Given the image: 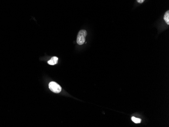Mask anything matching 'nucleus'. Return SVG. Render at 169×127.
<instances>
[{"instance_id": "3", "label": "nucleus", "mask_w": 169, "mask_h": 127, "mask_svg": "<svg viewBox=\"0 0 169 127\" xmlns=\"http://www.w3.org/2000/svg\"><path fill=\"white\" fill-rule=\"evenodd\" d=\"M58 57H53L50 60H49L48 61V63L49 64V65H55L58 62Z\"/></svg>"}, {"instance_id": "4", "label": "nucleus", "mask_w": 169, "mask_h": 127, "mask_svg": "<svg viewBox=\"0 0 169 127\" xmlns=\"http://www.w3.org/2000/svg\"><path fill=\"white\" fill-rule=\"evenodd\" d=\"M164 19L167 24H169V11H167L165 14Z\"/></svg>"}, {"instance_id": "2", "label": "nucleus", "mask_w": 169, "mask_h": 127, "mask_svg": "<svg viewBox=\"0 0 169 127\" xmlns=\"http://www.w3.org/2000/svg\"><path fill=\"white\" fill-rule=\"evenodd\" d=\"M49 87L51 91L56 93H59L61 91V86L54 82H50L49 84Z\"/></svg>"}, {"instance_id": "5", "label": "nucleus", "mask_w": 169, "mask_h": 127, "mask_svg": "<svg viewBox=\"0 0 169 127\" xmlns=\"http://www.w3.org/2000/svg\"><path fill=\"white\" fill-rule=\"evenodd\" d=\"M132 119V121L135 123H136V124H139V123H140L141 122V120L140 119V118H136V117H132L131 118Z\"/></svg>"}, {"instance_id": "6", "label": "nucleus", "mask_w": 169, "mask_h": 127, "mask_svg": "<svg viewBox=\"0 0 169 127\" xmlns=\"http://www.w3.org/2000/svg\"><path fill=\"white\" fill-rule=\"evenodd\" d=\"M144 1H145V0H137V1L139 3H140V4L143 3Z\"/></svg>"}, {"instance_id": "1", "label": "nucleus", "mask_w": 169, "mask_h": 127, "mask_svg": "<svg viewBox=\"0 0 169 127\" xmlns=\"http://www.w3.org/2000/svg\"><path fill=\"white\" fill-rule=\"evenodd\" d=\"M87 34L86 30L84 29L80 30L79 32L77 38V42L79 45H82L85 43Z\"/></svg>"}]
</instances>
